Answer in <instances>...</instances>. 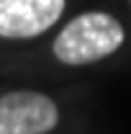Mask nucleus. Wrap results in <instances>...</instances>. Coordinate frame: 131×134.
<instances>
[{
	"instance_id": "obj_1",
	"label": "nucleus",
	"mask_w": 131,
	"mask_h": 134,
	"mask_svg": "<svg viewBox=\"0 0 131 134\" xmlns=\"http://www.w3.org/2000/svg\"><path fill=\"white\" fill-rule=\"evenodd\" d=\"M126 39L123 26L111 13L87 10L72 18L54 39V57L64 65H90L121 49Z\"/></svg>"
},
{
	"instance_id": "obj_2",
	"label": "nucleus",
	"mask_w": 131,
	"mask_h": 134,
	"mask_svg": "<svg viewBox=\"0 0 131 134\" xmlns=\"http://www.w3.org/2000/svg\"><path fill=\"white\" fill-rule=\"evenodd\" d=\"M59 124L57 103L36 90L0 96V134H49Z\"/></svg>"
},
{
	"instance_id": "obj_3",
	"label": "nucleus",
	"mask_w": 131,
	"mask_h": 134,
	"mask_svg": "<svg viewBox=\"0 0 131 134\" xmlns=\"http://www.w3.org/2000/svg\"><path fill=\"white\" fill-rule=\"evenodd\" d=\"M64 13V0H0V36L31 39L49 31Z\"/></svg>"
},
{
	"instance_id": "obj_4",
	"label": "nucleus",
	"mask_w": 131,
	"mask_h": 134,
	"mask_svg": "<svg viewBox=\"0 0 131 134\" xmlns=\"http://www.w3.org/2000/svg\"><path fill=\"white\" fill-rule=\"evenodd\" d=\"M129 3H131V0H129Z\"/></svg>"
}]
</instances>
